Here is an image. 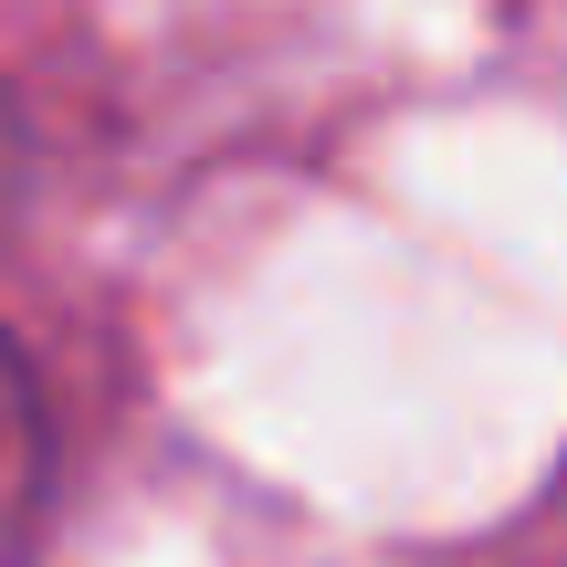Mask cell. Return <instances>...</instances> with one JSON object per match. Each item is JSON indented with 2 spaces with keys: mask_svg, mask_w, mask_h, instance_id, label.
I'll use <instances>...</instances> for the list:
<instances>
[{
  "mask_svg": "<svg viewBox=\"0 0 567 567\" xmlns=\"http://www.w3.org/2000/svg\"><path fill=\"white\" fill-rule=\"evenodd\" d=\"M42 505H53V421H42V389L21 368V347L0 337V567L32 547Z\"/></svg>",
  "mask_w": 567,
  "mask_h": 567,
  "instance_id": "obj_1",
  "label": "cell"
}]
</instances>
